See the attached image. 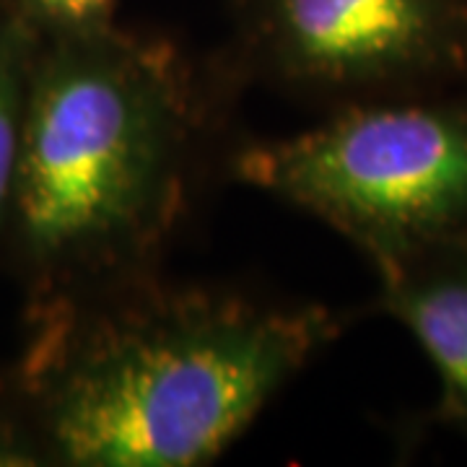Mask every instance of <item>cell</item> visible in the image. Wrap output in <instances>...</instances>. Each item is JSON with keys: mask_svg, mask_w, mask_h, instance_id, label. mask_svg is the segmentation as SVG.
Here are the masks:
<instances>
[{"mask_svg": "<svg viewBox=\"0 0 467 467\" xmlns=\"http://www.w3.org/2000/svg\"><path fill=\"white\" fill-rule=\"evenodd\" d=\"M343 333L325 304L159 284L52 296L26 368L47 462L195 467Z\"/></svg>", "mask_w": 467, "mask_h": 467, "instance_id": "6da1fadb", "label": "cell"}, {"mask_svg": "<svg viewBox=\"0 0 467 467\" xmlns=\"http://www.w3.org/2000/svg\"><path fill=\"white\" fill-rule=\"evenodd\" d=\"M229 167L239 182L325 221L379 273L467 232V97L340 107L312 130L239 149Z\"/></svg>", "mask_w": 467, "mask_h": 467, "instance_id": "3957f363", "label": "cell"}, {"mask_svg": "<svg viewBox=\"0 0 467 467\" xmlns=\"http://www.w3.org/2000/svg\"><path fill=\"white\" fill-rule=\"evenodd\" d=\"M208 99L174 42H39L5 236L52 296L153 273L198 177Z\"/></svg>", "mask_w": 467, "mask_h": 467, "instance_id": "7a4b0ae2", "label": "cell"}, {"mask_svg": "<svg viewBox=\"0 0 467 467\" xmlns=\"http://www.w3.org/2000/svg\"><path fill=\"white\" fill-rule=\"evenodd\" d=\"M36 50L39 39L21 24L8 3L0 5V236H5L11 216L24 112Z\"/></svg>", "mask_w": 467, "mask_h": 467, "instance_id": "8992f818", "label": "cell"}, {"mask_svg": "<svg viewBox=\"0 0 467 467\" xmlns=\"http://www.w3.org/2000/svg\"><path fill=\"white\" fill-rule=\"evenodd\" d=\"M39 42L91 36L117 26V0H5Z\"/></svg>", "mask_w": 467, "mask_h": 467, "instance_id": "52a82bcc", "label": "cell"}, {"mask_svg": "<svg viewBox=\"0 0 467 467\" xmlns=\"http://www.w3.org/2000/svg\"><path fill=\"white\" fill-rule=\"evenodd\" d=\"M379 275V306L405 325L441 384L439 418L467 434V232L408 254Z\"/></svg>", "mask_w": 467, "mask_h": 467, "instance_id": "5b68a950", "label": "cell"}, {"mask_svg": "<svg viewBox=\"0 0 467 467\" xmlns=\"http://www.w3.org/2000/svg\"><path fill=\"white\" fill-rule=\"evenodd\" d=\"M236 66L335 104L467 81V0H234Z\"/></svg>", "mask_w": 467, "mask_h": 467, "instance_id": "277c9868", "label": "cell"}]
</instances>
